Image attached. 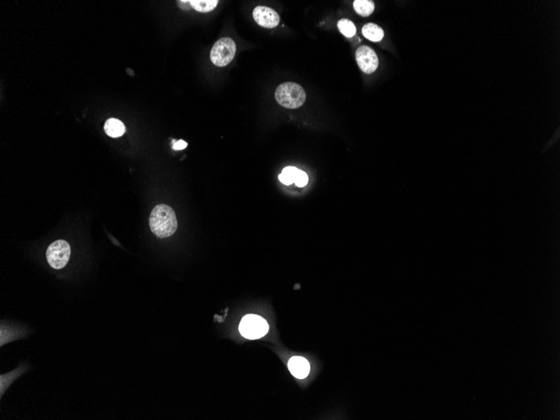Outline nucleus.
<instances>
[{
    "instance_id": "1",
    "label": "nucleus",
    "mask_w": 560,
    "mask_h": 420,
    "mask_svg": "<svg viewBox=\"0 0 560 420\" xmlns=\"http://www.w3.org/2000/svg\"><path fill=\"white\" fill-rule=\"evenodd\" d=\"M149 226L152 232L159 238L172 236L178 226L175 211L167 205H158L149 216Z\"/></svg>"
},
{
    "instance_id": "2",
    "label": "nucleus",
    "mask_w": 560,
    "mask_h": 420,
    "mask_svg": "<svg viewBox=\"0 0 560 420\" xmlns=\"http://www.w3.org/2000/svg\"><path fill=\"white\" fill-rule=\"evenodd\" d=\"M274 97L280 106L289 109H296L305 103L306 93L300 84L285 82L276 88Z\"/></svg>"
},
{
    "instance_id": "3",
    "label": "nucleus",
    "mask_w": 560,
    "mask_h": 420,
    "mask_svg": "<svg viewBox=\"0 0 560 420\" xmlns=\"http://www.w3.org/2000/svg\"><path fill=\"white\" fill-rule=\"evenodd\" d=\"M236 54V44L229 37L221 38L214 44L211 50V63L219 68L228 66Z\"/></svg>"
},
{
    "instance_id": "4",
    "label": "nucleus",
    "mask_w": 560,
    "mask_h": 420,
    "mask_svg": "<svg viewBox=\"0 0 560 420\" xmlns=\"http://www.w3.org/2000/svg\"><path fill=\"white\" fill-rule=\"evenodd\" d=\"M268 328L267 321L257 315L244 316L239 325L241 335L250 340H255L265 336L268 333Z\"/></svg>"
},
{
    "instance_id": "5",
    "label": "nucleus",
    "mask_w": 560,
    "mask_h": 420,
    "mask_svg": "<svg viewBox=\"0 0 560 420\" xmlns=\"http://www.w3.org/2000/svg\"><path fill=\"white\" fill-rule=\"evenodd\" d=\"M71 247L65 240H57L50 244L46 250L48 264L54 269H62L69 262Z\"/></svg>"
},
{
    "instance_id": "6",
    "label": "nucleus",
    "mask_w": 560,
    "mask_h": 420,
    "mask_svg": "<svg viewBox=\"0 0 560 420\" xmlns=\"http://www.w3.org/2000/svg\"><path fill=\"white\" fill-rule=\"evenodd\" d=\"M356 59L360 69L367 74L373 73L379 65L377 54L367 45L358 47L356 51Z\"/></svg>"
},
{
    "instance_id": "7",
    "label": "nucleus",
    "mask_w": 560,
    "mask_h": 420,
    "mask_svg": "<svg viewBox=\"0 0 560 420\" xmlns=\"http://www.w3.org/2000/svg\"><path fill=\"white\" fill-rule=\"evenodd\" d=\"M253 16L258 25L267 29H273L279 24L280 17L278 13L265 6L256 7L253 10Z\"/></svg>"
},
{
    "instance_id": "8",
    "label": "nucleus",
    "mask_w": 560,
    "mask_h": 420,
    "mask_svg": "<svg viewBox=\"0 0 560 420\" xmlns=\"http://www.w3.org/2000/svg\"><path fill=\"white\" fill-rule=\"evenodd\" d=\"M288 368L292 375L299 379L306 378L310 373V363L305 358L301 356L291 358L288 363Z\"/></svg>"
},
{
    "instance_id": "9",
    "label": "nucleus",
    "mask_w": 560,
    "mask_h": 420,
    "mask_svg": "<svg viewBox=\"0 0 560 420\" xmlns=\"http://www.w3.org/2000/svg\"><path fill=\"white\" fill-rule=\"evenodd\" d=\"M362 34L365 37L373 42L381 41L384 37V31L382 28L373 23L365 25L362 28Z\"/></svg>"
},
{
    "instance_id": "10",
    "label": "nucleus",
    "mask_w": 560,
    "mask_h": 420,
    "mask_svg": "<svg viewBox=\"0 0 560 420\" xmlns=\"http://www.w3.org/2000/svg\"><path fill=\"white\" fill-rule=\"evenodd\" d=\"M104 130L108 136L113 138L120 137L125 133V126L123 122L117 118H109L105 123Z\"/></svg>"
},
{
    "instance_id": "11",
    "label": "nucleus",
    "mask_w": 560,
    "mask_h": 420,
    "mask_svg": "<svg viewBox=\"0 0 560 420\" xmlns=\"http://www.w3.org/2000/svg\"><path fill=\"white\" fill-rule=\"evenodd\" d=\"M353 7L356 12L363 17L372 15L375 10L374 3L371 0H355Z\"/></svg>"
},
{
    "instance_id": "12",
    "label": "nucleus",
    "mask_w": 560,
    "mask_h": 420,
    "mask_svg": "<svg viewBox=\"0 0 560 420\" xmlns=\"http://www.w3.org/2000/svg\"><path fill=\"white\" fill-rule=\"evenodd\" d=\"M190 5L198 12H211L217 6L218 1L217 0H190Z\"/></svg>"
},
{
    "instance_id": "13",
    "label": "nucleus",
    "mask_w": 560,
    "mask_h": 420,
    "mask_svg": "<svg viewBox=\"0 0 560 420\" xmlns=\"http://www.w3.org/2000/svg\"><path fill=\"white\" fill-rule=\"evenodd\" d=\"M338 25V29L342 34L347 36V37H352L356 35L357 30H356V26H355L354 23H352L351 20H347V19H342L339 20V22L337 24Z\"/></svg>"
},
{
    "instance_id": "14",
    "label": "nucleus",
    "mask_w": 560,
    "mask_h": 420,
    "mask_svg": "<svg viewBox=\"0 0 560 420\" xmlns=\"http://www.w3.org/2000/svg\"><path fill=\"white\" fill-rule=\"evenodd\" d=\"M308 182H309V178H308L307 174L305 172L299 169L296 176L295 177V182L294 183L298 187H304L307 185Z\"/></svg>"
},
{
    "instance_id": "15",
    "label": "nucleus",
    "mask_w": 560,
    "mask_h": 420,
    "mask_svg": "<svg viewBox=\"0 0 560 420\" xmlns=\"http://www.w3.org/2000/svg\"><path fill=\"white\" fill-rule=\"evenodd\" d=\"M298 171H299V169H298L297 168L293 166H289L283 169L282 173L283 174H286L287 176L290 177L291 179H294V182H295V177L296 176Z\"/></svg>"
},
{
    "instance_id": "16",
    "label": "nucleus",
    "mask_w": 560,
    "mask_h": 420,
    "mask_svg": "<svg viewBox=\"0 0 560 420\" xmlns=\"http://www.w3.org/2000/svg\"><path fill=\"white\" fill-rule=\"evenodd\" d=\"M278 179H279L280 182H282L283 184L287 185V186L294 183V179H291V178H290V177L287 176L286 174H283V173H281V174H279V176H278Z\"/></svg>"
},
{
    "instance_id": "17",
    "label": "nucleus",
    "mask_w": 560,
    "mask_h": 420,
    "mask_svg": "<svg viewBox=\"0 0 560 420\" xmlns=\"http://www.w3.org/2000/svg\"><path fill=\"white\" fill-rule=\"evenodd\" d=\"M187 145H188L187 143L184 141V140H179V141L175 142V144H174L173 145V149H176V150H181V149H186Z\"/></svg>"
}]
</instances>
